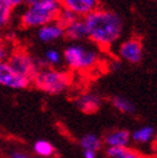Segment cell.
Returning <instances> with one entry per match:
<instances>
[{
    "instance_id": "cell-1",
    "label": "cell",
    "mask_w": 157,
    "mask_h": 158,
    "mask_svg": "<svg viewBox=\"0 0 157 158\" xmlns=\"http://www.w3.org/2000/svg\"><path fill=\"white\" fill-rule=\"evenodd\" d=\"M84 21L88 27L89 40L100 48H109L122 35L124 21L117 12L98 8L84 17Z\"/></svg>"
},
{
    "instance_id": "cell-2",
    "label": "cell",
    "mask_w": 157,
    "mask_h": 158,
    "mask_svg": "<svg viewBox=\"0 0 157 158\" xmlns=\"http://www.w3.org/2000/svg\"><path fill=\"white\" fill-rule=\"evenodd\" d=\"M66 64L77 71L90 69L99 62V54L95 49L84 44H71L63 52Z\"/></svg>"
},
{
    "instance_id": "cell-3",
    "label": "cell",
    "mask_w": 157,
    "mask_h": 158,
    "mask_svg": "<svg viewBox=\"0 0 157 158\" xmlns=\"http://www.w3.org/2000/svg\"><path fill=\"white\" fill-rule=\"evenodd\" d=\"M32 84L35 88L50 95H58L63 93L70 85V77L65 72L53 68H41L35 75Z\"/></svg>"
},
{
    "instance_id": "cell-4",
    "label": "cell",
    "mask_w": 157,
    "mask_h": 158,
    "mask_svg": "<svg viewBox=\"0 0 157 158\" xmlns=\"http://www.w3.org/2000/svg\"><path fill=\"white\" fill-rule=\"evenodd\" d=\"M62 8V5L27 6L21 17L22 26L26 28H40L52 22H56Z\"/></svg>"
},
{
    "instance_id": "cell-5",
    "label": "cell",
    "mask_w": 157,
    "mask_h": 158,
    "mask_svg": "<svg viewBox=\"0 0 157 158\" xmlns=\"http://www.w3.org/2000/svg\"><path fill=\"white\" fill-rule=\"evenodd\" d=\"M6 62L15 73H18L26 80H30L31 82H32L35 75L39 72V69H41L36 59H34L28 53L23 50L12 52L9 59Z\"/></svg>"
},
{
    "instance_id": "cell-6",
    "label": "cell",
    "mask_w": 157,
    "mask_h": 158,
    "mask_svg": "<svg viewBox=\"0 0 157 158\" xmlns=\"http://www.w3.org/2000/svg\"><path fill=\"white\" fill-rule=\"evenodd\" d=\"M143 52L144 50L142 41L139 39L130 37L120 44L117 54H119L120 59L130 63V64H138L143 59Z\"/></svg>"
},
{
    "instance_id": "cell-7",
    "label": "cell",
    "mask_w": 157,
    "mask_h": 158,
    "mask_svg": "<svg viewBox=\"0 0 157 158\" xmlns=\"http://www.w3.org/2000/svg\"><path fill=\"white\" fill-rule=\"evenodd\" d=\"M30 84V80H26V78L21 77L18 73H15L12 67L8 64V62L0 63V85L2 86L14 90H22L28 88Z\"/></svg>"
},
{
    "instance_id": "cell-8",
    "label": "cell",
    "mask_w": 157,
    "mask_h": 158,
    "mask_svg": "<svg viewBox=\"0 0 157 158\" xmlns=\"http://www.w3.org/2000/svg\"><path fill=\"white\" fill-rule=\"evenodd\" d=\"M62 6L72 10L78 17H86L99 8V0H59Z\"/></svg>"
},
{
    "instance_id": "cell-9",
    "label": "cell",
    "mask_w": 157,
    "mask_h": 158,
    "mask_svg": "<svg viewBox=\"0 0 157 158\" xmlns=\"http://www.w3.org/2000/svg\"><path fill=\"white\" fill-rule=\"evenodd\" d=\"M131 141V132L126 129H115L108 131L103 138L107 148H128Z\"/></svg>"
},
{
    "instance_id": "cell-10",
    "label": "cell",
    "mask_w": 157,
    "mask_h": 158,
    "mask_svg": "<svg viewBox=\"0 0 157 158\" xmlns=\"http://www.w3.org/2000/svg\"><path fill=\"white\" fill-rule=\"evenodd\" d=\"M76 107L84 113H95L102 106V99L98 94L95 93H85L81 94L76 100H75Z\"/></svg>"
},
{
    "instance_id": "cell-11",
    "label": "cell",
    "mask_w": 157,
    "mask_h": 158,
    "mask_svg": "<svg viewBox=\"0 0 157 158\" xmlns=\"http://www.w3.org/2000/svg\"><path fill=\"white\" fill-rule=\"evenodd\" d=\"M37 39L41 43H52L66 35V28L58 25L57 22H52L37 30Z\"/></svg>"
},
{
    "instance_id": "cell-12",
    "label": "cell",
    "mask_w": 157,
    "mask_h": 158,
    "mask_svg": "<svg viewBox=\"0 0 157 158\" xmlns=\"http://www.w3.org/2000/svg\"><path fill=\"white\" fill-rule=\"evenodd\" d=\"M156 130L151 125H144L137 127L134 131H131V141L137 145H147L155 141Z\"/></svg>"
},
{
    "instance_id": "cell-13",
    "label": "cell",
    "mask_w": 157,
    "mask_h": 158,
    "mask_svg": "<svg viewBox=\"0 0 157 158\" xmlns=\"http://www.w3.org/2000/svg\"><path fill=\"white\" fill-rule=\"evenodd\" d=\"M65 36L71 41H81V40H85V39H89L88 27H86L84 18H78L72 25H70L66 28Z\"/></svg>"
},
{
    "instance_id": "cell-14",
    "label": "cell",
    "mask_w": 157,
    "mask_h": 158,
    "mask_svg": "<svg viewBox=\"0 0 157 158\" xmlns=\"http://www.w3.org/2000/svg\"><path fill=\"white\" fill-rule=\"evenodd\" d=\"M78 144H80L83 151H94L98 152L100 151L102 145H103V140L100 139L99 135L94 132H86L78 140Z\"/></svg>"
},
{
    "instance_id": "cell-15",
    "label": "cell",
    "mask_w": 157,
    "mask_h": 158,
    "mask_svg": "<svg viewBox=\"0 0 157 158\" xmlns=\"http://www.w3.org/2000/svg\"><path fill=\"white\" fill-rule=\"evenodd\" d=\"M111 103L115 109H117L119 112L124 113V114H134L137 112V107L133 103L130 99H128L126 97L122 95H115L111 99Z\"/></svg>"
},
{
    "instance_id": "cell-16",
    "label": "cell",
    "mask_w": 157,
    "mask_h": 158,
    "mask_svg": "<svg viewBox=\"0 0 157 158\" xmlns=\"http://www.w3.org/2000/svg\"><path fill=\"white\" fill-rule=\"evenodd\" d=\"M34 153L40 157V158H50L56 153V148L50 143V141L45 140V139H39L34 143Z\"/></svg>"
},
{
    "instance_id": "cell-17",
    "label": "cell",
    "mask_w": 157,
    "mask_h": 158,
    "mask_svg": "<svg viewBox=\"0 0 157 158\" xmlns=\"http://www.w3.org/2000/svg\"><path fill=\"white\" fill-rule=\"evenodd\" d=\"M106 156L108 158H140V156L135 152L128 148H107Z\"/></svg>"
},
{
    "instance_id": "cell-18",
    "label": "cell",
    "mask_w": 157,
    "mask_h": 158,
    "mask_svg": "<svg viewBox=\"0 0 157 158\" xmlns=\"http://www.w3.org/2000/svg\"><path fill=\"white\" fill-rule=\"evenodd\" d=\"M78 18H81V17H78V15L76 13H74L72 10L67 9V8H62L61 12L58 13V17H57L56 22L58 23V25H61L62 27L67 28L70 25H72V23L75 21H77Z\"/></svg>"
},
{
    "instance_id": "cell-19",
    "label": "cell",
    "mask_w": 157,
    "mask_h": 158,
    "mask_svg": "<svg viewBox=\"0 0 157 158\" xmlns=\"http://www.w3.org/2000/svg\"><path fill=\"white\" fill-rule=\"evenodd\" d=\"M13 6L6 0H0V28H3L8 25L11 19Z\"/></svg>"
},
{
    "instance_id": "cell-20",
    "label": "cell",
    "mask_w": 157,
    "mask_h": 158,
    "mask_svg": "<svg viewBox=\"0 0 157 158\" xmlns=\"http://www.w3.org/2000/svg\"><path fill=\"white\" fill-rule=\"evenodd\" d=\"M44 57H45V60H46L48 64L57 66V64H59V62H61V54L56 49H48L45 52Z\"/></svg>"
},
{
    "instance_id": "cell-21",
    "label": "cell",
    "mask_w": 157,
    "mask_h": 158,
    "mask_svg": "<svg viewBox=\"0 0 157 158\" xmlns=\"http://www.w3.org/2000/svg\"><path fill=\"white\" fill-rule=\"evenodd\" d=\"M27 6H52L62 5L59 0H26Z\"/></svg>"
},
{
    "instance_id": "cell-22",
    "label": "cell",
    "mask_w": 157,
    "mask_h": 158,
    "mask_svg": "<svg viewBox=\"0 0 157 158\" xmlns=\"http://www.w3.org/2000/svg\"><path fill=\"white\" fill-rule=\"evenodd\" d=\"M11 54L12 53H9V49L6 48V45L0 43V63H2V62H6L8 59H9Z\"/></svg>"
},
{
    "instance_id": "cell-23",
    "label": "cell",
    "mask_w": 157,
    "mask_h": 158,
    "mask_svg": "<svg viewBox=\"0 0 157 158\" xmlns=\"http://www.w3.org/2000/svg\"><path fill=\"white\" fill-rule=\"evenodd\" d=\"M11 158H32L31 156H28L25 152H21V151H13L11 153Z\"/></svg>"
},
{
    "instance_id": "cell-24",
    "label": "cell",
    "mask_w": 157,
    "mask_h": 158,
    "mask_svg": "<svg viewBox=\"0 0 157 158\" xmlns=\"http://www.w3.org/2000/svg\"><path fill=\"white\" fill-rule=\"evenodd\" d=\"M83 158H97V152H94V151H83Z\"/></svg>"
},
{
    "instance_id": "cell-25",
    "label": "cell",
    "mask_w": 157,
    "mask_h": 158,
    "mask_svg": "<svg viewBox=\"0 0 157 158\" xmlns=\"http://www.w3.org/2000/svg\"><path fill=\"white\" fill-rule=\"evenodd\" d=\"M6 2L14 8V6H18V5L23 4V3H26V0H6Z\"/></svg>"
},
{
    "instance_id": "cell-26",
    "label": "cell",
    "mask_w": 157,
    "mask_h": 158,
    "mask_svg": "<svg viewBox=\"0 0 157 158\" xmlns=\"http://www.w3.org/2000/svg\"><path fill=\"white\" fill-rule=\"evenodd\" d=\"M153 143H155V145H156V149H157V134H156V138H155V141H153Z\"/></svg>"
}]
</instances>
